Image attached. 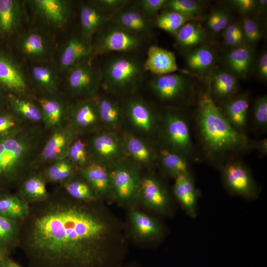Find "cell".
I'll return each instance as SVG.
<instances>
[{"mask_svg": "<svg viewBox=\"0 0 267 267\" xmlns=\"http://www.w3.org/2000/svg\"><path fill=\"white\" fill-rule=\"evenodd\" d=\"M231 16L225 10L221 8L219 20V29L220 32L223 31L230 23Z\"/></svg>", "mask_w": 267, "mask_h": 267, "instance_id": "cell-56", "label": "cell"}, {"mask_svg": "<svg viewBox=\"0 0 267 267\" xmlns=\"http://www.w3.org/2000/svg\"><path fill=\"white\" fill-rule=\"evenodd\" d=\"M109 170L114 198L123 203L138 198L142 177L137 165L125 158Z\"/></svg>", "mask_w": 267, "mask_h": 267, "instance_id": "cell-7", "label": "cell"}, {"mask_svg": "<svg viewBox=\"0 0 267 267\" xmlns=\"http://www.w3.org/2000/svg\"><path fill=\"white\" fill-rule=\"evenodd\" d=\"M121 267H138L134 264H130V265H128L125 266H124L123 265Z\"/></svg>", "mask_w": 267, "mask_h": 267, "instance_id": "cell-60", "label": "cell"}, {"mask_svg": "<svg viewBox=\"0 0 267 267\" xmlns=\"http://www.w3.org/2000/svg\"><path fill=\"white\" fill-rule=\"evenodd\" d=\"M197 123L203 147L210 157L250 149L251 140L231 126L212 98L209 88L199 97Z\"/></svg>", "mask_w": 267, "mask_h": 267, "instance_id": "cell-3", "label": "cell"}, {"mask_svg": "<svg viewBox=\"0 0 267 267\" xmlns=\"http://www.w3.org/2000/svg\"><path fill=\"white\" fill-rule=\"evenodd\" d=\"M31 74L35 95L60 92L57 74L52 66L47 65L34 66Z\"/></svg>", "mask_w": 267, "mask_h": 267, "instance_id": "cell-31", "label": "cell"}, {"mask_svg": "<svg viewBox=\"0 0 267 267\" xmlns=\"http://www.w3.org/2000/svg\"><path fill=\"white\" fill-rule=\"evenodd\" d=\"M100 70L103 88L114 94H123L137 87L144 68L137 57L123 54L108 59Z\"/></svg>", "mask_w": 267, "mask_h": 267, "instance_id": "cell-4", "label": "cell"}, {"mask_svg": "<svg viewBox=\"0 0 267 267\" xmlns=\"http://www.w3.org/2000/svg\"><path fill=\"white\" fill-rule=\"evenodd\" d=\"M101 201L74 199L58 185L30 204L18 243L29 267H121L127 253L123 225Z\"/></svg>", "mask_w": 267, "mask_h": 267, "instance_id": "cell-1", "label": "cell"}, {"mask_svg": "<svg viewBox=\"0 0 267 267\" xmlns=\"http://www.w3.org/2000/svg\"><path fill=\"white\" fill-rule=\"evenodd\" d=\"M201 1L195 0H168L163 8L175 11L185 15L199 17L203 9Z\"/></svg>", "mask_w": 267, "mask_h": 267, "instance_id": "cell-46", "label": "cell"}, {"mask_svg": "<svg viewBox=\"0 0 267 267\" xmlns=\"http://www.w3.org/2000/svg\"><path fill=\"white\" fill-rule=\"evenodd\" d=\"M35 97L42 110L43 127L47 132L51 133L67 125L71 101L62 93L36 94Z\"/></svg>", "mask_w": 267, "mask_h": 267, "instance_id": "cell-11", "label": "cell"}, {"mask_svg": "<svg viewBox=\"0 0 267 267\" xmlns=\"http://www.w3.org/2000/svg\"><path fill=\"white\" fill-rule=\"evenodd\" d=\"M256 73L262 80L266 81L267 79V52L264 51L260 55L257 64Z\"/></svg>", "mask_w": 267, "mask_h": 267, "instance_id": "cell-53", "label": "cell"}, {"mask_svg": "<svg viewBox=\"0 0 267 267\" xmlns=\"http://www.w3.org/2000/svg\"><path fill=\"white\" fill-rule=\"evenodd\" d=\"M87 137L92 162L110 169L126 158L121 138L115 132L100 130Z\"/></svg>", "mask_w": 267, "mask_h": 267, "instance_id": "cell-6", "label": "cell"}, {"mask_svg": "<svg viewBox=\"0 0 267 267\" xmlns=\"http://www.w3.org/2000/svg\"><path fill=\"white\" fill-rule=\"evenodd\" d=\"M237 23H230L223 31L222 36L224 43L232 48L244 45L234 36Z\"/></svg>", "mask_w": 267, "mask_h": 267, "instance_id": "cell-52", "label": "cell"}, {"mask_svg": "<svg viewBox=\"0 0 267 267\" xmlns=\"http://www.w3.org/2000/svg\"><path fill=\"white\" fill-rule=\"evenodd\" d=\"M250 149H257L262 155H265L267 153V138L258 140H251Z\"/></svg>", "mask_w": 267, "mask_h": 267, "instance_id": "cell-55", "label": "cell"}, {"mask_svg": "<svg viewBox=\"0 0 267 267\" xmlns=\"http://www.w3.org/2000/svg\"><path fill=\"white\" fill-rule=\"evenodd\" d=\"M149 86L155 95L166 101H174L181 98L190 87L185 76L175 73L155 76L150 81Z\"/></svg>", "mask_w": 267, "mask_h": 267, "instance_id": "cell-17", "label": "cell"}, {"mask_svg": "<svg viewBox=\"0 0 267 267\" xmlns=\"http://www.w3.org/2000/svg\"><path fill=\"white\" fill-rule=\"evenodd\" d=\"M29 3L42 20L57 28L67 23L72 11V2L67 0H33Z\"/></svg>", "mask_w": 267, "mask_h": 267, "instance_id": "cell-18", "label": "cell"}, {"mask_svg": "<svg viewBox=\"0 0 267 267\" xmlns=\"http://www.w3.org/2000/svg\"><path fill=\"white\" fill-rule=\"evenodd\" d=\"M92 2L104 12L113 15L125 8L131 0H97Z\"/></svg>", "mask_w": 267, "mask_h": 267, "instance_id": "cell-50", "label": "cell"}, {"mask_svg": "<svg viewBox=\"0 0 267 267\" xmlns=\"http://www.w3.org/2000/svg\"><path fill=\"white\" fill-rule=\"evenodd\" d=\"M133 232L142 239H157L163 234V228L160 222L154 218L136 210L130 214Z\"/></svg>", "mask_w": 267, "mask_h": 267, "instance_id": "cell-33", "label": "cell"}, {"mask_svg": "<svg viewBox=\"0 0 267 267\" xmlns=\"http://www.w3.org/2000/svg\"><path fill=\"white\" fill-rule=\"evenodd\" d=\"M241 25L245 44L253 47L263 37L262 30L259 23L255 19L245 15L242 18Z\"/></svg>", "mask_w": 267, "mask_h": 267, "instance_id": "cell-47", "label": "cell"}, {"mask_svg": "<svg viewBox=\"0 0 267 267\" xmlns=\"http://www.w3.org/2000/svg\"><path fill=\"white\" fill-rule=\"evenodd\" d=\"M67 158L78 170L92 162L86 135L77 134L68 150Z\"/></svg>", "mask_w": 267, "mask_h": 267, "instance_id": "cell-44", "label": "cell"}, {"mask_svg": "<svg viewBox=\"0 0 267 267\" xmlns=\"http://www.w3.org/2000/svg\"><path fill=\"white\" fill-rule=\"evenodd\" d=\"M123 109L129 122L137 131L148 134L156 129L157 120L155 113L150 106L141 98L129 99Z\"/></svg>", "mask_w": 267, "mask_h": 267, "instance_id": "cell-16", "label": "cell"}, {"mask_svg": "<svg viewBox=\"0 0 267 267\" xmlns=\"http://www.w3.org/2000/svg\"><path fill=\"white\" fill-rule=\"evenodd\" d=\"M7 94L0 88V110L7 109Z\"/></svg>", "mask_w": 267, "mask_h": 267, "instance_id": "cell-58", "label": "cell"}, {"mask_svg": "<svg viewBox=\"0 0 267 267\" xmlns=\"http://www.w3.org/2000/svg\"><path fill=\"white\" fill-rule=\"evenodd\" d=\"M70 197L80 201H92L98 199L87 181L78 173L59 185Z\"/></svg>", "mask_w": 267, "mask_h": 267, "instance_id": "cell-42", "label": "cell"}, {"mask_svg": "<svg viewBox=\"0 0 267 267\" xmlns=\"http://www.w3.org/2000/svg\"><path fill=\"white\" fill-rule=\"evenodd\" d=\"M156 17V26L175 36L186 23L190 21H197L200 18L185 15L167 9L162 11Z\"/></svg>", "mask_w": 267, "mask_h": 267, "instance_id": "cell-43", "label": "cell"}, {"mask_svg": "<svg viewBox=\"0 0 267 267\" xmlns=\"http://www.w3.org/2000/svg\"><path fill=\"white\" fill-rule=\"evenodd\" d=\"M112 16L101 10L93 2L83 3L80 7L81 36L90 43L93 35L111 21Z\"/></svg>", "mask_w": 267, "mask_h": 267, "instance_id": "cell-26", "label": "cell"}, {"mask_svg": "<svg viewBox=\"0 0 267 267\" xmlns=\"http://www.w3.org/2000/svg\"><path fill=\"white\" fill-rule=\"evenodd\" d=\"M7 109L30 125L43 126L41 108L35 96L7 94Z\"/></svg>", "mask_w": 267, "mask_h": 267, "instance_id": "cell-22", "label": "cell"}, {"mask_svg": "<svg viewBox=\"0 0 267 267\" xmlns=\"http://www.w3.org/2000/svg\"><path fill=\"white\" fill-rule=\"evenodd\" d=\"M47 183L40 170L35 169L21 182L16 193L29 205L39 202L49 196Z\"/></svg>", "mask_w": 267, "mask_h": 267, "instance_id": "cell-27", "label": "cell"}, {"mask_svg": "<svg viewBox=\"0 0 267 267\" xmlns=\"http://www.w3.org/2000/svg\"><path fill=\"white\" fill-rule=\"evenodd\" d=\"M167 0H140L137 1L138 9L147 19L157 16L163 8Z\"/></svg>", "mask_w": 267, "mask_h": 267, "instance_id": "cell-48", "label": "cell"}, {"mask_svg": "<svg viewBox=\"0 0 267 267\" xmlns=\"http://www.w3.org/2000/svg\"><path fill=\"white\" fill-rule=\"evenodd\" d=\"M104 31L92 45L91 59L112 52H129L139 47L142 44L141 36L113 25Z\"/></svg>", "mask_w": 267, "mask_h": 267, "instance_id": "cell-9", "label": "cell"}, {"mask_svg": "<svg viewBox=\"0 0 267 267\" xmlns=\"http://www.w3.org/2000/svg\"><path fill=\"white\" fill-rule=\"evenodd\" d=\"M248 108V97L242 94L227 101L222 113L231 126L242 133L247 125Z\"/></svg>", "mask_w": 267, "mask_h": 267, "instance_id": "cell-36", "label": "cell"}, {"mask_svg": "<svg viewBox=\"0 0 267 267\" xmlns=\"http://www.w3.org/2000/svg\"><path fill=\"white\" fill-rule=\"evenodd\" d=\"M221 8L214 10L210 14L207 20V26L208 29L214 33H219V20Z\"/></svg>", "mask_w": 267, "mask_h": 267, "instance_id": "cell-54", "label": "cell"}, {"mask_svg": "<svg viewBox=\"0 0 267 267\" xmlns=\"http://www.w3.org/2000/svg\"><path fill=\"white\" fill-rule=\"evenodd\" d=\"M67 124L78 134L86 136L100 130L102 125L95 97L71 101Z\"/></svg>", "mask_w": 267, "mask_h": 267, "instance_id": "cell-12", "label": "cell"}, {"mask_svg": "<svg viewBox=\"0 0 267 267\" xmlns=\"http://www.w3.org/2000/svg\"><path fill=\"white\" fill-rule=\"evenodd\" d=\"M157 159L164 173L174 178L189 173L186 157L167 148L163 147L158 152Z\"/></svg>", "mask_w": 267, "mask_h": 267, "instance_id": "cell-39", "label": "cell"}, {"mask_svg": "<svg viewBox=\"0 0 267 267\" xmlns=\"http://www.w3.org/2000/svg\"><path fill=\"white\" fill-rule=\"evenodd\" d=\"M215 60L214 50L206 45H201L191 50L186 56V63L188 69L201 76L210 74L214 69Z\"/></svg>", "mask_w": 267, "mask_h": 267, "instance_id": "cell-35", "label": "cell"}, {"mask_svg": "<svg viewBox=\"0 0 267 267\" xmlns=\"http://www.w3.org/2000/svg\"><path fill=\"white\" fill-rule=\"evenodd\" d=\"M40 170L47 183L61 184L79 172L78 169L66 157L42 167Z\"/></svg>", "mask_w": 267, "mask_h": 267, "instance_id": "cell-37", "label": "cell"}, {"mask_svg": "<svg viewBox=\"0 0 267 267\" xmlns=\"http://www.w3.org/2000/svg\"><path fill=\"white\" fill-rule=\"evenodd\" d=\"M22 8L17 0H0V38L14 34L21 25Z\"/></svg>", "mask_w": 267, "mask_h": 267, "instance_id": "cell-30", "label": "cell"}, {"mask_svg": "<svg viewBox=\"0 0 267 267\" xmlns=\"http://www.w3.org/2000/svg\"><path fill=\"white\" fill-rule=\"evenodd\" d=\"M196 22L190 21L186 23L175 36L178 45L182 50L189 51L201 45L205 39L204 29Z\"/></svg>", "mask_w": 267, "mask_h": 267, "instance_id": "cell-40", "label": "cell"}, {"mask_svg": "<svg viewBox=\"0 0 267 267\" xmlns=\"http://www.w3.org/2000/svg\"><path fill=\"white\" fill-rule=\"evenodd\" d=\"M173 193L186 213L191 218L197 213L198 193L189 172L175 178Z\"/></svg>", "mask_w": 267, "mask_h": 267, "instance_id": "cell-25", "label": "cell"}, {"mask_svg": "<svg viewBox=\"0 0 267 267\" xmlns=\"http://www.w3.org/2000/svg\"><path fill=\"white\" fill-rule=\"evenodd\" d=\"M111 21L115 26L140 36L150 31L148 19L138 8H125L113 15Z\"/></svg>", "mask_w": 267, "mask_h": 267, "instance_id": "cell-32", "label": "cell"}, {"mask_svg": "<svg viewBox=\"0 0 267 267\" xmlns=\"http://www.w3.org/2000/svg\"><path fill=\"white\" fill-rule=\"evenodd\" d=\"M229 2L237 11L245 15L256 10L257 0H232Z\"/></svg>", "mask_w": 267, "mask_h": 267, "instance_id": "cell-51", "label": "cell"}, {"mask_svg": "<svg viewBox=\"0 0 267 267\" xmlns=\"http://www.w3.org/2000/svg\"><path fill=\"white\" fill-rule=\"evenodd\" d=\"M19 221L0 216V259L9 257L18 247Z\"/></svg>", "mask_w": 267, "mask_h": 267, "instance_id": "cell-41", "label": "cell"}, {"mask_svg": "<svg viewBox=\"0 0 267 267\" xmlns=\"http://www.w3.org/2000/svg\"><path fill=\"white\" fill-rule=\"evenodd\" d=\"M253 48L246 44L232 48L224 58L227 71L236 78L245 79L251 69Z\"/></svg>", "mask_w": 267, "mask_h": 267, "instance_id": "cell-29", "label": "cell"}, {"mask_svg": "<svg viewBox=\"0 0 267 267\" xmlns=\"http://www.w3.org/2000/svg\"><path fill=\"white\" fill-rule=\"evenodd\" d=\"M79 173L89 183L99 200L114 198L108 169L92 162L79 170Z\"/></svg>", "mask_w": 267, "mask_h": 267, "instance_id": "cell-23", "label": "cell"}, {"mask_svg": "<svg viewBox=\"0 0 267 267\" xmlns=\"http://www.w3.org/2000/svg\"><path fill=\"white\" fill-rule=\"evenodd\" d=\"M143 68L155 76L171 74L178 70L174 53L156 45L149 48Z\"/></svg>", "mask_w": 267, "mask_h": 267, "instance_id": "cell-28", "label": "cell"}, {"mask_svg": "<svg viewBox=\"0 0 267 267\" xmlns=\"http://www.w3.org/2000/svg\"><path fill=\"white\" fill-rule=\"evenodd\" d=\"M29 204L18 194L0 191V216L20 221L28 214Z\"/></svg>", "mask_w": 267, "mask_h": 267, "instance_id": "cell-38", "label": "cell"}, {"mask_svg": "<svg viewBox=\"0 0 267 267\" xmlns=\"http://www.w3.org/2000/svg\"><path fill=\"white\" fill-rule=\"evenodd\" d=\"M222 176L227 189L249 200L256 199L258 188L249 170L239 162H231L222 168Z\"/></svg>", "mask_w": 267, "mask_h": 267, "instance_id": "cell-13", "label": "cell"}, {"mask_svg": "<svg viewBox=\"0 0 267 267\" xmlns=\"http://www.w3.org/2000/svg\"><path fill=\"white\" fill-rule=\"evenodd\" d=\"M16 44L23 55L34 60H45L51 54L48 39L38 30H31L20 36Z\"/></svg>", "mask_w": 267, "mask_h": 267, "instance_id": "cell-21", "label": "cell"}, {"mask_svg": "<svg viewBox=\"0 0 267 267\" xmlns=\"http://www.w3.org/2000/svg\"><path fill=\"white\" fill-rule=\"evenodd\" d=\"M92 45L81 36H74L62 46L58 59V67L68 72L90 58Z\"/></svg>", "mask_w": 267, "mask_h": 267, "instance_id": "cell-19", "label": "cell"}, {"mask_svg": "<svg viewBox=\"0 0 267 267\" xmlns=\"http://www.w3.org/2000/svg\"><path fill=\"white\" fill-rule=\"evenodd\" d=\"M254 120L259 127L265 128L267 125V97L264 95L255 102L253 110Z\"/></svg>", "mask_w": 267, "mask_h": 267, "instance_id": "cell-49", "label": "cell"}, {"mask_svg": "<svg viewBox=\"0 0 267 267\" xmlns=\"http://www.w3.org/2000/svg\"><path fill=\"white\" fill-rule=\"evenodd\" d=\"M161 136L165 148L177 152L185 157L190 156L193 148L188 125L178 113L169 110L162 118Z\"/></svg>", "mask_w": 267, "mask_h": 267, "instance_id": "cell-8", "label": "cell"}, {"mask_svg": "<svg viewBox=\"0 0 267 267\" xmlns=\"http://www.w3.org/2000/svg\"><path fill=\"white\" fill-rule=\"evenodd\" d=\"M0 267H23L18 264L9 257L0 259Z\"/></svg>", "mask_w": 267, "mask_h": 267, "instance_id": "cell-57", "label": "cell"}, {"mask_svg": "<svg viewBox=\"0 0 267 267\" xmlns=\"http://www.w3.org/2000/svg\"><path fill=\"white\" fill-rule=\"evenodd\" d=\"M126 158L139 166H149L157 159L158 152L143 138L131 133L121 138Z\"/></svg>", "mask_w": 267, "mask_h": 267, "instance_id": "cell-20", "label": "cell"}, {"mask_svg": "<svg viewBox=\"0 0 267 267\" xmlns=\"http://www.w3.org/2000/svg\"><path fill=\"white\" fill-rule=\"evenodd\" d=\"M49 133L42 126L29 125L0 139V191L16 189L32 171Z\"/></svg>", "mask_w": 267, "mask_h": 267, "instance_id": "cell-2", "label": "cell"}, {"mask_svg": "<svg viewBox=\"0 0 267 267\" xmlns=\"http://www.w3.org/2000/svg\"><path fill=\"white\" fill-rule=\"evenodd\" d=\"M89 58L67 72L62 93L69 101L93 98L101 85V70Z\"/></svg>", "mask_w": 267, "mask_h": 267, "instance_id": "cell-5", "label": "cell"}, {"mask_svg": "<svg viewBox=\"0 0 267 267\" xmlns=\"http://www.w3.org/2000/svg\"><path fill=\"white\" fill-rule=\"evenodd\" d=\"M138 198L146 207L159 214H167L171 210V199L167 190L153 176L141 178Z\"/></svg>", "mask_w": 267, "mask_h": 267, "instance_id": "cell-15", "label": "cell"}, {"mask_svg": "<svg viewBox=\"0 0 267 267\" xmlns=\"http://www.w3.org/2000/svg\"><path fill=\"white\" fill-rule=\"evenodd\" d=\"M209 90L213 100L227 101L237 91V78L227 70L214 68L210 74Z\"/></svg>", "mask_w": 267, "mask_h": 267, "instance_id": "cell-24", "label": "cell"}, {"mask_svg": "<svg viewBox=\"0 0 267 267\" xmlns=\"http://www.w3.org/2000/svg\"><path fill=\"white\" fill-rule=\"evenodd\" d=\"M77 134L68 124L49 133L37 160L36 169L66 157L70 144Z\"/></svg>", "mask_w": 267, "mask_h": 267, "instance_id": "cell-14", "label": "cell"}, {"mask_svg": "<svg viewBox=\"0 0 267 267\" xmlns=\"http://www.w3.org/2000/svg\"><path fill=\"white\" fill-rule=\"evenodd\" d=\"M29 125L7 109L0 110V139L17 134Z\"/></svg>", "mask_w": 267, "mask_h": 267, "instance_id": "cell-45", "label": "cell"}, {"mask_svg": "<svg viewBox=\"0 0 267 267\" xmlns=\"http://www.w3.org/2000/svg\"><path fill=\"white\" fill-rule=\"evenodd\" d=\"M99 119L102 126L107 131L115 132L121 127L123 109L115 100L106 97H95Z\"/></svg>", "mask_w": 267, "mask_h": 267, "instance_id": "cell-34", "label": "cell"}, {"mask_svg": "<svg viewBox=\"0 0 267 267\" xmlns=\"http://www.w3.org/2000/svg\"><path fill=\"white\" fill-rule=\"evenodd\" d=\"M0 88L6 93L33 96V89L18 61L9 53L0 50Z\"/></svg>", "mask_w": 267, "mask_h": 267, "instance_id": "cell-10", "label": "cell"}, {"mask_svg": "<svg viewBox=\"0 0 267 267\" xmlns=\"http://www.w3.org/2000/svg\"><path fill=\"white\" fill-rule=\"evenodd\" d=\"M267 0H257L256 10L259 13L265 12L267 9Z\"/></svg>", "mask_w": 267, "mask_h": 267, "instance_id": "cell-59", "label": "cell"}]
</instances>
